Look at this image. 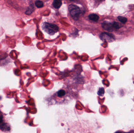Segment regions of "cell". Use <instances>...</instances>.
Returning a JSON list of instances; mask_svg holds the SVG:
<instances>
[{
	"label": "cell",
	"instance_id": "cell-1",
	"mask_svg": "<svg viewBox=\"0 0 134 133\" xmlns=\"http://www.w3.org/2000/svg\"><path fill=\"white\" fill-rule=\"evenodd\" d=\"M68 9L73 18L76 20H78L80 13V10L79 7L75 5L71 4L69 6Z\"/></svg>",
	"mask_w": 134,
	"mask_h": 133
},
{
	"label": "cell",
	"instance_id": "cell-2",
	"mask_svg": "<svg viewBox=\"0 0 134 133\" xmlns=\"http://www.w3.org/2000/svg\"><path fill=\"white\" fill-rule=\"evenodd\" d=\"M67 93H68L67 91L64 89H60L57 92H56V93L54 94V96H55L54 97L57 99L56 101L58 99L60 98L59 102H64L65 101V99H66V98L67 97V95H68Z\"/></svg>",
	"mask_w": 134,
	"mask_h": 133
},
{
	"label": "cell",
	"instance_id": "cell-3",
	"mask_svg": "<svg viewBox=\"0 0 134 133\" xmlns=\"http://www.w3.org/2000/svg\"><path fill=\"white\" fill-rule=\"evenodd\" d=\"M45 31L51 35L54 34V33L57 32L59 30V27L57 25L48 23H45Z\"/></svg>",
	"mask_w": 134,
	"mask_h": 133
},
{
	"label": "cell",
	"instance_id": "cell-4",
	"mask_svg": "<svg viewBox=\"0 0 134 133\" xmlns=\"http://www.w3.org/2000/svg\"><path fill=\"white\" fill-rule=\"evenodd\" d=\"M100 38L104 41L108 42L112 41L114 39V36L113 34L106 32L102 33L100 36Z\"/></svg>",
	"mask_w": 134,
	"mask_h": 133
},
{
	"label": "cell",
	"instance_id": "cell-5",
	"mask_svg": "<svg viewBox=\"0 0 134 133\" xmlns=\"http://www.w3.org/2000/svg\"><path fill=\"white\" fill-rule=\"evenodd\" d=\"M102 27L108 32H112L113 31V25L110 22H103L102 23Z\"/></svg>",
	"mask_w": 134,
	"mask_h": 133
},
{
	"label": "cell",
	"instance_id": "cell-6",
	"mask_svg": "<svg viewBox=\"0 0 134 133\" xmlns=\"http://www.w3.org/2000/svg\"><path fill=\"white\" fill-rule=\"evenodd\" d=\"M0 129L3 132H8L10 130V127L9 124L4 123L0 126Z\"/></svg>",
	"mask_w": 134,
	"mask_h": 133
},
{
	"label": "cell",
	"instance_id": "cell-7",
	"mask_svg": "<svg viewBox=\"0 0 134 133\" xmlns=\"http://www.w3.org/2000/svg\"><path fill=\"white\" fill-rule=\"evenodd\" d=\"M62 4V0H54L53 6L56 9H59L61 6Z\"/></svg>",
	"mask_w": 134,
	"mask_h": 133
},
{
	"label": "cell",
	"instance_id": "cell-8",
	"mask_svg": "<svg viewBox=\"0 0 134 133\" xmlns=\"http://www.w3.org/2000/svg\"><path fill=\"white\" fill-rule=\"evenodd\" d=\"M34 10V8L33 7V5H30L29 7L27 8V9L26 10L25 12V14L27 15H29L32 13Z\"/></svg>",
	"mask_w": 134,
	"mask_h": 133
},
{
	"label": "cell",
	"instance_id": "cell-9",
	"mask_svg": "<svg viewBox=\"0 0 134 133\" xmlns=\"http://www.w3.org/2000/svg\"><path fill=\"white\" fill-rule=\"evenodd\" d=\"M89 18L91 20L94 22H97L98 20L99 16L96 14H91L89 16Z\"/></svg>",
	"mask_w": 134,
	"mask_h": 133
},
{
	"label": "cell",
	"instance_id": "cell-10",
	"mask_svg": "<svg viewBox=\"0 0 134 133\" xmlns=\"http://www.w3.org/2000/svg\"><path fill=\"white\" fill-rule=\"evenodd\" d=\"M105 93V90L103 87H100L99 88L97 92V94L100 96H103Z\"/></svg>",
	"mask_w": 134,
	"mask_h": 133
},
{
	"label": "cell",
	"instance_id": "cell-11",
	"mask_svg": "<svg viewBox=\"0 0 134 133\" xmlns=\"http://www.w3.org/2000/svg\"><path fill=\"white\" fill-rule=\"evenodd\" d=\"M35 5L37 8H41L43 6V2L42 1L37 0L35 2Z\"/></svg>",
	"mask_w": 134,
	"mask_h": 133
},
{
	"label": "cell",
	"instance_id": "cell-12",
	"mask_svg": "<svg viewBox=\"0 0 134 133\" xmlns=\"http://www.w3.org/2000/svg\"><path fill=\"white\" fill-rule=\"evenodd\" d=\"M118 20L120 22L122 23L123 24H125L127 22V19L126 18L123 16H119L118 17Z\"/></svg>",
	"mask_w": 134,
	"mask_h": 133
},
{
	"label": "cell",
	"instance_id": "cell-13",
	"mask_svg": "<svg viewBox=\"0 0 134 133\" xmlns=\"http://www.w3.org/2000/svg\"><path fill=\"white\" fill-rule=\"evenodd\" d=\"M113 28H115V29H118L122 27V25L118 22H114L113 23Z\"/></svg>",
	"mask_w": 134,
	"mask_h": 133
},
{
	"label": "cell",
	"instance_id": "cell-14",
	"mask_svg": "<svg viewBox=\"0 0 134 133\" xmlns=\"http://www.w3.org/2000/svg\"><path fill=\"white\" fill-rule=\"evenodd\" d=\"M2 118H3V117L2 116H0V123H2L3 121Z\"/></svg>",
	"mask_w": 134,
	"mask_h": 133
},
{
	"label": "cell",
	"instance_id": "cell-15",
	"mask_svg": "<svg viewBox=\"0 0 134 133\" xmlns=\"http://www.w3.org/2000/svg\"><path fill=\"white\" fill-rule=\"evenodd\" d=\"M71 1H73L74 0H70Z\"/></svg>",
	"mask_w": 134,
	"mask_h": 133
}]
</instances>
